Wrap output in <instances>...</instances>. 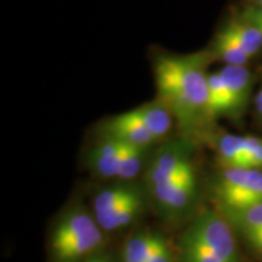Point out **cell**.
Returning a JSON list of instances; mask_svg holds the SVG:
<instances>
[{"label":"cell","instance_id":"18","mask_svg":"<svg viewBox=\"0 0 262 262\" xmlns=\"http://www.w3.org/2000/svg\"><path fill=\"white\" fill-rule=\"evenodd\" d=\"M178 247L180 262H220L201 244L183 235L180 237Z\"/></svg>","mask_w":262,"mask_h":262},{"label":"cell","instance_id":"4","mask_svg":"<svg viewBox=\"0 0 262 262\" xmlns=\"http://www.w3.org/2000/svg\"><path fill=\"white\" fill-rule=\"evenodd\" d=\"M182 235L201 244L220 262H243L234 228L220 211L204 210L196 214Z\"/></svg>","mask_w":262,"mask_h":262},{"label":"cell","instance_id":"16","mask_svg":"<svg viewBox=\"0 0 262 262\" xmlns=\"http://www.w3.org/2000/svg\"><path fill=\"white\" fill-rule=\"evenodd\" d=\"M155 148L156 147L124 145L118 180L119 181H135L137 176L146 170L147 164H148Z\"/></svg>","mask_w":262,"mask_h":262},{"label":"cell","instance_id":"19","mask_svg":"<svg viewBox=\"0 0 262 262\" xmlns=\"http://www.w3.org/2000/svg\"><path fill=\"white\" fill-rule=\"evenodd\" d=\"M242 168L262 169V139L243 136V166Z\"/></svg>","mask_w":262,"mask_h":262},{"label":"cell","instance_id":"1","mask_svg":"<svg viewBox=\"0 0 262 262\" xmlns=\"http://www.w3.org/2000/svg\"><path fill=\"white\" fill-rule=\"evenodd\" d=\"M209 52L160 54L153 62L157 98L170 108L181 136L194 141L210 135L214 123L209 111Z\"/></svg>","mask_w":262,"mask_h":262},{"label":"cell","instance_id":"13","mask_svg":"<svg viewBox=\"0 0 262 262\" xmlns=\"http://www.w3.org/2000/svg\"><path fill=\"white\" fill-rule=\"evenodd\" d=\"M206 51L212 61H221L226 66H245L250 61V56L239 47L238 42L224 27L217 32L210 48Z\"/></svg>","mask_w":262,"mask_h":262},{"label":"cell","instance_id":"3","mask_svg":"<svg viewBox=\"0 0 262 262\" xmlns=\"http://www.w3.org/2000/svg\"><path fill=\"white\" fill-rule=\"evenodd\" d=\"M157 211L168 221H180L191 216L198 201V180L194 164L175 178L145 187Z\"/></svg>","mask_w":262,"mask_h":262},{"label":"cell","instance_id":"14","mask_svg":"<svg viewBox=\"0 0 262 262\" xmlns=\"http://www.w3.org/2000/svg\"><path fill=\"white\" fill-rule=\"evenodd\" d=\"M231 37L238 42L239 47L253 58L262 50V32L256 26L241 16L231 18L224 26Z\"/></svg>","mask_w":262,"mask_h":262},{"label":"cell","instance_id":"10","mask_svg":"<svg viewBox=\"0 0 262 262\" xmlns=\"http://www.w3.org/2000/svg\"><path fill=\"white\" fill-rule=\"evenodd\" d=\"M149 201L145 185L142 186L129 196L125 202L117 206L110 214L96 219L97 224L103 231L114 232L118 229L125 228L127 226L133 225L137 219L142 215L146 209V203Z\"/></svg>","mask_w":262,"mask_h":262},{"label":"cell","instance_id":"25","mask_svg":"<svg viewBox=\"0 0 262 262\" xmlns=\"http://www.w3.org/2000/svg\"><path fill=\"white\" fill-rule=\"evenodd\" d=\"M253 6H257V8H262V0H248Z\"/></svg>","mask_w":262,"mask_h":262},{"label":"cell","instance_id":"20","mask_svg":"<svg viewBox=\"0 0 262 262\" xmlns=\"http://www.w3.org/2000/svg\"><path fill=\"white\" fill-rule=\"evenodd\" d=\"M178 257H176L175 253L168 243L165 238L163 239V242L158 245V248L156 249L155 253L152 254V256L149 257V260L147 262H176Z\"/></svg>","mask_w":262,"mask_h":262},{"label":"cell","instance_id":"24","mask_svg":"<svg viewBox=\"0 0 262 262\" xmlns=\"http://www.w3.org/2000/svg\"><path fill=\"white\" fill-rule=\"evenodd\" d=\"M103 260V255L102 254H95L93 256L86 258V260H83L80 262H102Z\"/></svg>","mask_w":262,"mask_h":262},{"label":"cell","instance_id":"26","mask_svg":"<svg viewBox=\"0 0 262 262\" xmlns=\"http://www.w3.org/2000/svg\"><path fill=\"white\" fill-rule=\"evenodd\" d=\"M102 262H112V260H111L110 256H107V255H103V260Z\"/></svg>","mask_w":262,"mask_h":262},{"label":"cell","instance_id":"5","mask_svg":"<svg viewBox=\"0 0 262 262\" xmlns=\"http://www.w3.org/2000/svg\"><path fill=\"white\" fill-rule=\"evenodd\" d=\"M212 194L219 208L262 203V169L222 168L212 182Z\"/></svg>","mask_w":262,"mask_h":262},{"label":"cell","instance_id":"27","mask_svg":"<svg viewBox=\"0 0 262 262\" xmlns=\"http://www.w3.org/2000/svg\"><path fill=\"white\" fill-rule=\"evenodd\" d=\"M261 32H262V29H261Z\"/></svg>","mask_w":262,"mask_h":262},{"label":"cell","instance_id":"9","mask_svg":"<svg viewBox=\"0 0 262 262\" xmlns=\"http://www.w3.org/2000/svg\"><path fill=\"white\" fill-rule=\"evenodd\" d=\"M139 122L156 137L159 143L166 140L171 133L175 118L170 108L159 98L131 110Z\"/></svg>","mask_w":262,"mask_h":262},{"label":"cell","instance_id":"7","mask_svg":"<svg viewBox=\"0 0 262 262\" xmlns=\"http://www.w3.org/2000/svg\"><path fill=\"white\" fill-rule=\"evenodd\" d=\"M220 74L228 96V117L238 119L243 116L250 101L254 83L253 74L247 66H225Z\"/></svg>","mask_w":262,"mask_h":262},{"label":"cell","instance_id":"22","mask_svg":"<svg viewBox=\"0 0 262 262\" xmlns=\"http://www.w3.org/2000/svg\"><path fill=\"white\" fill-rule=\"evenodd\" d=\"M247 242L257 251L258 254L262 255V232L253 235V237L248 238Z\"/></svg>","mask_w":262,"mask_h":262},{"label":"cell","instance_id":"15","mask_svg":"<svg viewBox=\"0 0 262 262\" xmlns=\"http://www.w3.org/2000/svg\"><path fill=\"white\" fill-rule=\"evenodd\" d=\"M164 237L150 231H141L131 235L123 248L122 262H147Z\"/></svg>","mask_w":262,"mask_h":262},{"label":"cell","instance_id":"12","mask_svg":"<svg viewBox=\"0 0 262 262\" xmlns=\"http://www.w3.org/2000/svg\"><path fill=\"white\" fill-rule=\"evenodd\" d=\"M219 211L245 239L262 232V203L239 208H219Z\"/></svg>","mask_w":262,"mask_h":262},{"label":"cell","instance_id":"6","mask_svg":"<svg viewBox=\"0 0 262 262\" xmlns=\"http://www.w3.org/2000/svg\"><path fill=\"white\" fill-rule=\"evenodd\" d=\"M98 137H108L124 145L157 147L160 143L156 137L139 122L131 111L104 119L98 125Z\"/></svg>","mask_w":262,"mask_h":262},{"label":"cell","instance_id":"23","mask_svg":"<svg viewBox=\"0 0 262 262\" xmlns=\"http://www.w3.org/2000/svg\"><path fill=\"white\" fill-rule=\"evenodd\" d=\"M254 106H255V112H256L257 117L262 120V86L258 90L254 100Z\"/></svg>","mask_w":262,"mask_h":262},{"label":"cell","instance_id":"17","mask_svg":"<svg viewBox=\"0 0 262 262\" xmlns=\"http://www.w3.org/2000/svg\"><path fill=\"white\" fill-rule=\"evenodd\" d=\"M209 86V111L212 120L217 119L219 117H228L229 114V102L227 91L222 80L220 71L209 73L208 79Z\"/></svg>","mask_w":262,"mask_h":262},{"label":"cell","instance_id":"2","mask_svg":"<svg viewBox=\"0 0 262 262\" xmlns=\"http://www.w3.org/2000/svg\"><path fill=\"white\" fill-rule=\"evenodd\" d=\"M103 229L83 206L68 209L54 227L51 251L57 262H80L103 247Z\"/></svg>","mask_w":262,"mask_h":262},{"label":"cell","instance_id":"21","mask_svg":"<svg viewBox=\"0 0 262 262\" xmlns=\"http://www.w3.org/2000/svg\"><path fill=\"white\" fill-rule=\"evenodd\" d=\"M239 16L262 29V8L249 5L239 14Z\"/></svg>","mask_w":262,"mask_h":262},{"label":"cell","instance_id":"8","mask_svg":"<svg viewBox=\"0 0 262 262\" xmlns=\"http://www.w3.org/2000/svg\"><path fill=\"white\" fill-rule=\"evenodd\" d=\"M123 148L122 142L108 137H98L97 142L86 152L85 164L97 178L118 180Z\"/></svg>","mask_w":262,"mask_h":262},{"label":"cell","instance_id":"11","mask_svg":"<svg viewBox=\"0 0 262 262\" xmlns=\"http://www.w3.org/2000/svg\"><path fill=\"white\" fill-rule=\"evenodd\" d=\"M141 186L142 185H139L135 181H119L101 188L94 196L95 219L110 214L117 206L133 195Z\"/></svg>","mask_w":262,"mask_h":262}]
</instances>
